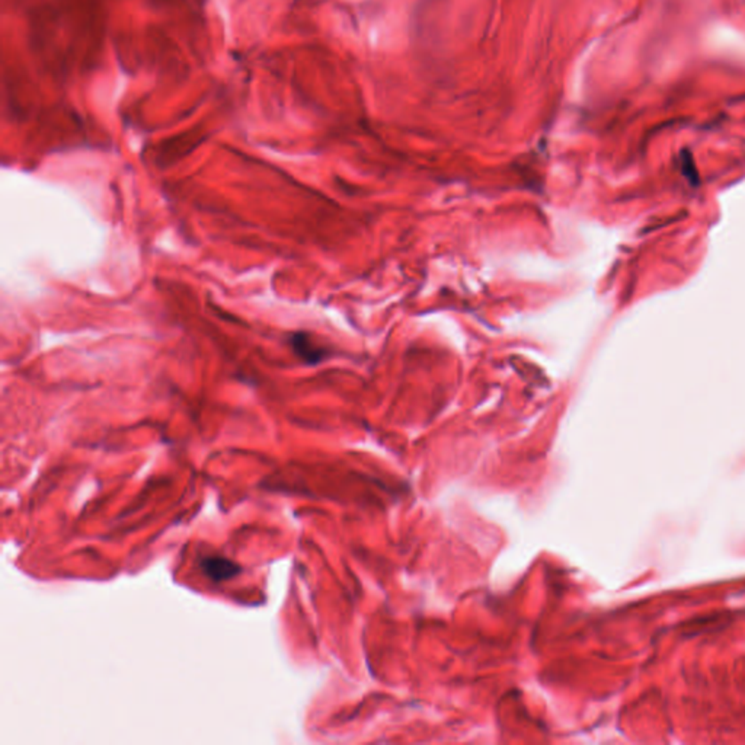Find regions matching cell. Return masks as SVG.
Returning <instances> with one entry per match:
<instances>
[{
    "label": "cell",
    "instance_id": "obj_1",
    "mask_svg": "<svg viewBox=\"0 0 745 745\" xmlns=\"http://www.w3.org/2000/svg\"><path fill=\"white\" fill-rule=\"evenodd\" d=\"M200 568L202 574L214 583L232 580L241 572V567L238 564L222 556H207L200 562Z\"/></svg>",
    "mask_w": 745,
    "mask_h": 745
},
{
    "label": "cell",
    "instance_id": "obj_2",
    "mask_svg": "<svg viewBox=\"0 0 745 745\" xmlns=\"http://www.w3.org/2000/svg\"><path fill=\"white\" fill-rule=\"evenodd\" d=\"M291 345L295 348L296 354L302 357L306 363H318L319 360L322 359V350H319L307 335L296 334L291 338Z\"/></svg>",
    "mask_w": 745,
    "mask_h": 745
}]
</instances>
